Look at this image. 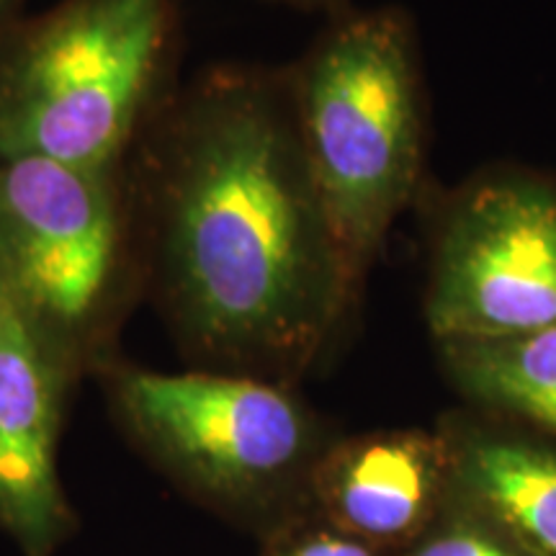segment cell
Segmentation results:
<instances>
[{
  "label": "cell",
  "mask_w": 556,
  "mask_h": 556,
  "mask_svg": "<svg viewBox=\"0 0 556 556\" xmlns=\"http://www.w3.org/2000/svg\"><path fill=\"white\" fill-rule=\"evenodd\" d=\"M144 291L193 368L296 387L361 287L299 137L289 70L217 65L129 155Z\"/></svg>",
  "instance_id": "cell-1"
},
{
  "label": "cell",
  "mask_w": 556,
  "mask_h": 556,
  "mask_svg": "<svg viewBox=\"0 0 556 556\" xmlns=\"http://www.w3.org/2000/svg\"><path fill=\"white\" fill-rule=\"evenodd\" d=\"M299 137L358 287L420 184L426 90L415 21L343 11L289 67Z\"/></svg>",
  "instance_id": "cell-2"
},
{
  "label": "cell",
  "mask_w": 556,
  "mask_h": 556,
  "mask_svg": "<svg viewBox=\"0 0 556 556\" xmlns=\"http://www.w3.org/2000/svg\"><path fill=\"white\" fill-rule=\"evenodd\" d=\"M176 0H60L0 45V160L127 165L176 90Z\"/></svg>",
  "instance_id": "cell-3"
},
{
  "label": "cell",
  "mask_w": 556,
  "mask_h": 556,
  "mask_svg": "<svg viewBox=\"0 0 556 556\" xmlns=\"http://www.w3.org/2000/svg\"><path fill=\"white\" fill-rule=\"evenodd\" d=\"M96 379L124 438L160 475L258 533L307 503L312 471L336 438L296 387L268 379L122 358Z\"/></svg>",
  "instance_id": "cell-4"
},
{
  "label": "cell",
  "mask_w": 556,
  "mask_h": 556,
  "mask_svg": "<svg viewBox=\"0 0 556 556\" xmlns=\"http://www.w3.org/2000/svg\"><path fill=\"white\" fill-rule=\"evenodd\" d=\"M144 291L129 165L0 160V294L80 384Z\"/></svg>",
  "instance_id": "cell-5"
},
{
  "label": "cell",
  "mask_w": 556,
  "mask_h": 556,
  "mask_svg": "<svg viewBox=\"0 0 556 556\" xmlns=\"http://www.w3.org/2000/svg\"><path fill=\"white\" fill-rule=\"evenodd\" d=\"M426 323L443 340L556 328V180L495 168L443 208L428 263Z\"/></svg>",
  "instance_id": "cell-6"
},
{
  "label": "cell",
  "mask_w": 556,
  "mask_h": 556,
  "mask_svg": "<svg viewBox=\"0 0 556 556\" xmlns=\"http://www.w3.org/2000/svg\"><path fill=\"white\" fill-rule=\"evenodd\" d=\"M75 381L0 294V536L21 556H58L78 531L60 475Z\"/></svg>",
  "instance_id": "cell-7"
},
{
  "label": "cell",
  "mask_w": 556,
  "mask_h": 556,
  "mask_svg": "<svg viewBox=\"0 0 556 556\" xmlns=\"http://www.w3.org/2000/svg\"><path fill=\"white\" fill-rule=\"evenodd\" d=\"M451 492L441 430L336 435L309 479V503L345 531L402 552L433 523Z\"/></svg>",
  "instance_id": "cell-8"
},
{
  "label": "cell",
  "mask_w": 556,
  "mask_h": 556,
  "mask_svg": "<svg viewBox=\"0 0 556 556\" xmlns=\"http://www.w3.org/2000/svg\"><path fill=\"white\" fill-rule=\"evenodd\" d=\"M451 497L503 528L528 556H556V443L495 422L441 428Z\"/></svg>",
  "instance_id": "cell-9"
},
{
  "label": "cell",
  "mask_w": 556,
  "mask_h": 556,
  "mask_svg": "<svg viewBox=\"0 0 556 556\" xmlns=\"http://www.w3.org/2000/svg\"><path fill=\"white\" fill-rule=\"evenodd\" d=\"M438 353L464 397L556 435V328L513 338L443 340Z\"/></svg>",
  "instance_id": "cell-10"
},
{
  "label": "cell",
  "mask_w": 556,
  "mask_h": 556,
  "mask_svg": "<svg viewBox=\"0 0 556 556\" xmlns=\"http://www.w3.org/2000/svg\"><path fill=\"white\" fill-rule=\"evenodd\" d=\"M400 556H528L503 528L451 497L433 523L415 541L402 548Z\"/></svg>",
  "instance_id": "cell-11"
},
{
  "label": "cell",
  "mask_w": 556,
  "mask_h": 556,
  "mask_svg": "<svg viewBox=\"0 0 556 556\" xmlns=\"http://www.w3.org/2000/svg\"><path fill=\"white\" fill-rule=\"evenodd\" d=\"M261 556H389V552L345 531L307 500L261 533Z\"/></svg>",
  "instance_id": "cell-12"
},
{
  "label": "cell",
  "mask_w": 556,
  "mask_h": 556,
  "mask_svg": "<svg viewBox=\"0 0 556 556\" xmlns=\"http://www.w3.org/2000/svg\"><path fill=\"white\" fill-rule=\"evenodd\" d=\"M24 21V0H0V45Z\"/></svg>",
  "instance_id": "cell-13"
},
{
  "label": "cell",
  "mask_w": 556,
  "mask_h": 556,
  "mask_svg": "<svg viewBox=\"0 0 556 556\" xmlns=\"http://www.w3.org/2000/svg\"><path fill=\"white\" fill-rule=\"evenodd\" d=\"M276 3L294 5V9H336L343 0H276Z\"/></svg>",
  "instance_id": "cell-14"
}]
</instances>
